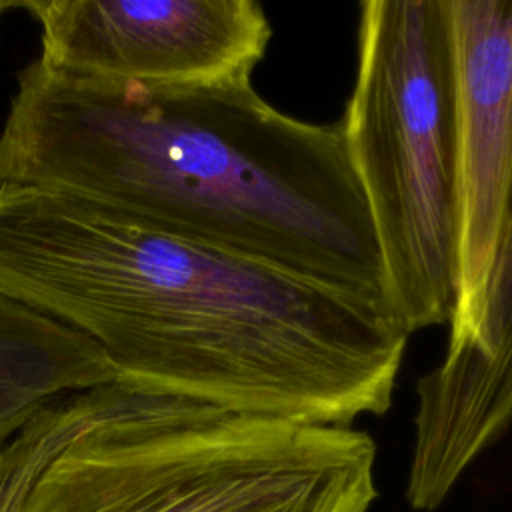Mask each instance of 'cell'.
<instances>
[{"instance_id": "1", "label": "cell", "mask_w": 512, "mask_h": 512, "mask_svg": "<svg viewBox=\"0 0 512 512\" xmlns=\"http://www.w3.org/2000/svg\"><path fill=\"white\" fill-rule=\"evenodd\" d=\"M0 292L92 340L120 382L304 424L384 414L408 344L386 304L14 184Z\"/></svg>"}, {"instance_id": "2", "label": "cell", "mask_w": 512, "mask_h": 512, "mask_svg": "<svg viewBox=\"0 0 512 512\" xmlns=\"http://www.w3.org/2000/svg\"><path fill=\"white\" fill-rule=\"evenodd\" d=\"M0 184L64 194L386 304L338 124L276 110L252 78L148 88L36 58L18 72L0 130Z\"/></svg>"}, {"instance_id": "3", "label": "cell", "mask_w": 512, "mask_h": 512, "mask_svg": "<svg viewBox=\"0 0 512 512\" xmlns=\"http://www.w3.org/2000/svg\"><path fill=\"white\" fill-rule=\"evenodd\" d=\"M376 444L352 426L230 412L114 380L20 512H368Z\"/></svg>"}, {"instance_id": "4", "label": "cell", "mask_w": 512, "mask_h": 512, "mask_svg": "<svg viewBox=\"0 0 512 512\" xmlns=\"http://www.w3.org/2000/svg\"><path fill=\"white\" fill-rule=\"evenodd\" d=\"M338 130L364 192L386 304L410 336L446 324L456 278L452 48L444 0L360 4Z\"/></svg>"}, {"instance_id": "5", "label": "cell", "mask_w": 512, "mask_h": 512, "mask_svg": "<svg viewBox=\"0 0 512 512\" xmlns=\"http://www.w3.org/2000/svg\"><path fill=\"white\" fill-rule=\"evenodd\" d=\"M46 66L148 88L252 78L272 26L254 0H28Z\"/></svg>"}, {"instance_id": "6", "label": "cell", "mask_w": 512, "mask_h": 512, "mask_svg": "<svg viewBox=\"0 0 512 512\" xmlns=\"http://www.w3.org/2000/svg\"><path fill=\"white\" fill-rule=\"evenodd\" d=\"M452 48L456 278L444 358L462 354L512 208V0H444Z\"/></svg>"}, {"instance_id": "7", "label": "cell", "mask_w": 512, "mask_h": 512, "mask_svg": "<svg viewBox=\"0 0 512 512\" xmlns=\"http://www.w3.org/2000/svg\"><path fill=\"white\" fill-rule=\"evenodd\" d=\"M406 498L434 510L512 422V208L470 346L416 384Z\"/></svg>"}, {"instance_id": "8", "label": "cell", "mask_w": 512, "mask_h": 512, "mask_svg": "<svg viewBox=\"0 0 512 512\" xmlns=\"http://www.w3.org/2000/svg\"><path fill=\"white\" fill-rule=\"evenodd\" d=\"M114 380L92 340L0 292V446L56 400Z\"/></svg>"}, {"instance_id": "9", "label": "cell", "mask_w": 512, "mask_h": 512, "mask_svg": "<svg viewBox=\"0 0 512 512\" xmlns=\"http://www.w3.org/2000/svg\"><path fill=\"white\" fill-rule=\"evenodd\" d=\"M100 388L56 400L0 446V512H20L38 474L88 424Z\"/></svg>"}, {"instance_id": "10", "label": "cell", "mask_w": 512, "mask_h": 512, "mask_svg": "<svg viewBox=\"0 0 512 512\" xmlns=\"http://www.w3.org/2000/svg\"><path fill=\"white\" fill-rule=\"evenodd\" d=\"M4 6H6V4H4V2H0V12H2V8H4Z\"/></svg>"}]
</instances>
